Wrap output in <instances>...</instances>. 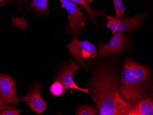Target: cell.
Segmentation results:
<instances>
[{
	"instance_id": "obj_19",
	"label": "cell",
	"mask_w": 153,
	"mask_h": 115,
	"mask_svg": "<svg viewBox=\"0 0 153 115\" xmlns=\"http://www.w3.org/2000/svg\"><path fill=\"white\" fill-rule=\"evenodd\" d=\"M94 0H87V1L88 2V4H90Z\"/></svg>"
},
{
	"instance_id": "obj_17",
	"label": "cell",
	"mask_w": 153,
	"mask_h": 115,
	"mask_svg": "<svg viewBox=\"0 0 153 115\" xmlns=\"http://www.w3.org/2000/svg\"><path fill=\"white\" fill-rule=\"evenodd\" d=\"M12 0H0V5H3L5 4L6 2L8 1H10Z\"/></svg>"
},
{
	"instance_id": "obj_9",
	"label": "cell",
	"mask_w": 153,
	"mask_h": 115,
	"mask_svg": "<svg viewBox=\"0 0 153 115\" xmlns=\"http://www.w3.org/2000/svg\"><path fill=\"white\" fill-rule=\"evenodd\" d=\"M43 88L41 83H33L27 94L20 98L21 100L27 103L33 111L38 114L42 113L47 109V102L41 96Z\"/></svg>"
},
{
	"instance_id": "obj_16",
	"label": "cell",
	"mask_w": 153,
	"mask_h": 115,
	"mask_svg": "<svg viewBox=\"0 0 153 115\" xmlns=\"http://www.w3.org/2000/svg\"><path fill=\"white\" fill-rule=\"evenodd\" d=\"M115 10V17H122L125 15L126 7L124 6L123 0H113Z\"/></svg>"
},
{
	"instance_id": "obj_14",
	"label": "cell",
	"mask_w": 153,
	"mask_h": 115,
	"mask_svg": "<svg viewBox=\"0 0 153 115\" xmlns=\"http://www.w3.org/2000/svg\"><path fill=\"white\" fill-rule=\"evenodd\" d=\"M21 111L20 109L13 105L10 106L3 103L0 106V115H19Z\"/></svg>"
},
{
	"instance_id": "obj_12",
	"label": "cell",
	"mask_w": 153,
	"mask_h": 115,
	"mask_svg": "<svg viewBox=\"0 0 153 115\" xmlns=\"http://www.w3.org/2000/svg\"><path fill=\"white\" fill-rule=\"evenodd\" d=\"M74 3L77 4L82 5L83 6L82 8L85 9L89 17L92 20H94V18L97 16H100V14H102V13L98 10H94L90 7L89 4L87 0H70Z\"/></svg>"
},
{
	"instance_id": "obj_6",
	"label": "cell",
	"mask_w": 153,
	"mask_h": 115,
	"mask_svg": "<svg viewBox=\"0 0 153 115\" xmlns=\"http://www.w3.org/2000/svg\"><path fill=\"white\" fill-rule=\"evenodd\" d=\"M16 82L13 77L0 73V100L6 105L16 106L21 100L17 93Z\"/></svg>"
},
{
	"instance_id": "obj_4",
	"label": "cell",
	"mask_w": 153,
	"mask_h": 115,
	"mask_svg": "<svg viewBox=\"0 0 153 115\" xmlns=\"http://www.w3.org/2000/svg\"><path fill=\"white\" fill-rule=\"evenodd\" d=\"M148 12L135 15L132 18H123L107 16L106 17L108 23L106 27L109 28L114 35L117 32H131L137 30L141 26L143 20L148 16Z\"/></svg>"
},
{
	"instance_id": "obj_13",
	"label": "cell",
	"mask_w": 153,
	"mask_h": 115,
	"mask_svg": "<svg viewBox=\"0 0 153 115\" xmlns=\"http://www.w3.org/2000/svg\"><path fill=\"white\" fill-rule=\"evenodd\" d=\"M99 114L97 107L90 105H82L76 109V115H96Z\"/></svg>"
},
{
	"instance_id": "obj_18",
	"label": "cell",
	"mask_w": 153,
	"mask_h": 115,
	"mask_svg": "<svg viewBox=\"0 0 153 115\" xmlns=\"http://www.w3.org/2000/svg\"><path fill=\"white\" fill-rule=\"evenodd\" d=\"M16 1H19V2H23V1H27L28 0H15Z\"/></svg>"
},
{
	"instance_id": "obj_5",
	"label": "cell",
	"mask_w": 153,
	"mask_h": 115,
	"mask_svg": "<svg viewBox=\"0 0 153 115\" xmlns=\"http://www.w3.org/2000/svg\"><path fill=\"white\" fill-rule=\"evenodd\" d=\"M58 1L68 13L70 19L68 26L69 31L77 36L85 28L88 20L86 15L81 12V8L79 7L78 4L70 0Z\"/></svg>"
},
{
	"instance_id": "obj_15",
	"label": "cell",
	"mask_w": 153,
	"mask_h": 115,
	"mask_svg": "<svg viewBox=\"0 0 153 115\" xmlns=\"http://www.w3.org/2000/svg\"><path fill=\"white\" fill-rule=\"evenodd\" d=\"M50 91L53 96L58 97L65 92L64 87L59 81L55 80L50 87Z\"/></svg>"
},
{
	"instance_id": "obj_3",
	"label": "cell",
	"mask_w": 153,
	"mask_h": 115,
	"mask_svg": "<svg viewBox=\"0 0 153 115\" xmlns=\"http://www.w3.org/2000/svg\"><path fill=\"white\" fill-rule=\"evenodd\" d=\"M66 46L69 54L84 68L97 58V48L94 44L86 39L80 41L76 36H74L71 42Z\"/></svg>"
},
{
	"instance_id": "obj_1",
	"label": "cell",
	"mask_w": 153,
	"mask_h": 115,
	"mask_svg": "<svg viewBox=\"0 0 153 115\" xmlns=\"http://www.w3.org/2000/svg\"><path fill=\"white\" fill-rule=\"evenodd\" d=\"M92 98L100 115H126L133 105L119 91V73L111 66L98 68L89 84Z\"/></svg>"
},
{
	"instance_id": "obj_8",
	"label": "cell",
	"mask_w": 153,
	"mask_h": 115,
	"mask_svg": "<svg viewBox=\"0 0 153 115\" xmlns=\"http://www.w3.org/2000/svg\"><path fill=\"white\" fill-rule=\"evenodd\" d=\"M127 42V37L121 32H117L108 44L103 42L99 44V55L100 57L114 55L123 51Z\"/></svg>"
},
{
	"instance_id": "obj_11",
	"label": "cell",
	"mask_w": 153,
	"mask_h": 115,
	"mask_svg": "<svg viewBox=\"0 0 153 115\" xmlns=\"http://www.w3.org/2000/svg\"><path fill=\"white\" fill-rule=\"evenodd\" d=\"M49 0H32L30 3L31 8L40 14H45L48 11Z\"/></svg>"
},
{
	"instance_id": "obj_10",
	"label": "cell",
	"mask_w": 153,
	"mask_h": 115,
	"mask_svg": "<svg viewBox=\"0 0 153 115\" xmlns=\"http://www.w3.org/2000/svg\"><path fill=\"white\" fill-rule=\"evenodd\" d=\"M153 102L150 97L144 96L132 106L126 115H153Z\"/></svg>"
},
{
	"instance_id": "obj_2",
	"label": "cell",
	"mask_w": 153,
	"mask_h": 115,
	"mask_svg": "<svg viewBox=\"0 0 153 115\" xmlns=\"http://www.w3.org/2000/svg\"><path fill=\"white\" fill-rule=\"evenodd\" d=\"M119 91L122 97L133 105L144 97L151 85L149 69L130 58L125 60Z\"/></svg>"
},
{
	"instance_id": "obj_7",
	"label": "cell",
	"mask_w": 153,
	"mask_h": 115,
	"mask_svg": "<svg viewBox=\"0 0 153 115\" xmlns=\"http://www.w3.org/2000/svg\"><path fill=\"white\" fill-rule=\"evenodd\" d=\"M80 67L81 66L78 62H68L56 76L55 80L59 81L62 83L65 91L66 89H75L90 94L88 89L79 87L74 81V76L76 75L77 71Z\"/></svg>"
},
{
	"instance_id": "obj_20",
	"label": "cell",
	"mask_w": 153,
	"mask_h": 115,
	"mask_svg": "<svg viewBox=\"0 0 153 115\" xmlns=\"http://www.w3.org/2000/svg\"><path fill=\"white\" fill-rule=\"evenodd\" d=\"M3 103H2V102H1V100H0V106H1V105L2 104H3Z\"/></svg>"
}]
</instances>
